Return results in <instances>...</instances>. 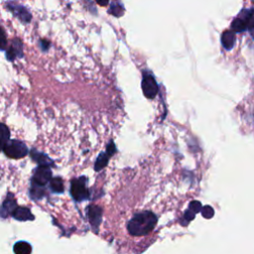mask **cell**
Masks as SVG:
<instances>
[{
    "label": "cell",
    "mask_w": 254,
    "mask_h": 254,
    "mask_svg": "<svg viewBox=\"0 0 254 254\" xmlns=\"http://www.w3.org/2000/svg\"><path fill=\"white\" fill-rule=\"evenodd\" d=\"M45 194V190L43 188V186H39L36 184H33L32 188H31V196L33 198H42Z\"/></svg>",
    "instance_id": "18"
},
{
    "label": "cell",
    "mask_w": 254,
    "mask_h": 254,
    "mask_svg": "<svg viewBox=\"0 0 254 254\" xmlns=\"http://www.w3.org/2000/svg\"><path fill=\"white\" fill-rule=\"evenodd\" d=\"M23 57V45L21 40L14 39L11 46L6 49V59L10 62H13L16 58Z\"/></svg>",
    "instance_id": "8"
},
{
    "label": "cell",
    "mask_w": 254,
    "mask_h": 254,
    "mask_svg": "<svg viewBox=\"0 0 254 254\" xmlns=\"http://www.w3.org/2000/svg\"><path fill=\"white\" fill-rule=\"evenodd\" d=\"M108 1H109V0H96V2H97L99 5H101V6H105V5H107Z\"/></svg>",
    "instance_id": "22"
},
{
    "label": "cell",
    "mask_w": 254,
    "mask_h": 254,
    "mask_svg": "<svg viewBox=\"0 0 254 254\" xmlns=\"http://www.w3.org/2000/svg\"><path fill=\"white\" fill-rule=\"evenodd\" d=\"M13 250L15 254H31L32 247L26 241H18L14 244Z\"/></svg>",
    "instance_id": "14"
},
{
    "label": "cell",
    "mask_w": 254,
    "mask_h": 254,
    "mask_svg": "<svg viewBox=\"0 0 254 254\" xmlns=\"http://www.w3.org/2000/svg\"><path fill=\"white\" fill-rule=\"evenodd\" d=\"M32 158L37 161L40 165H44V166H49L52 164V161L44 154H41L35 150L32 151Z\"/></svg>",
    "instance_id": "16"
},
{
    "label": "cell",
    "mask_w": 254,
    "mask_h": 254,
    "mask_svg": "<svg viewBox=\"0 0 254 254\" xmlns=\"http://www.w3.org/2000/svg\"><path fill=\"white\" fill-rule=\"evenodd\" d=\"M232 29L236 33H241L248 29L250 33L253 32V9L250 8L248 10H243L241 13L233 20Z\"/></svg>",
    "instance_id": "2"
},
{
    "label": "cell",
    "mask_w": 254,
    "mask_h": 254,
    "mask_svg": "<svg viewBox=\"0 0 254 254\" xmlns=\"http://www.w3.org/2000/svg\"><path fill=\"white\" fill-rule=\"evenodd\" d=\"M7 49V37L5 31L0 26V51H4Z\"/></svg>",
    "instance_id": "19"
},
{
    "label": "cell",
    "mask_w": 254,
    "mask_h": 254,
    "mask_svg": "<svg viewBox=\"0 0 254 254\" xmlns=\"http://www.w3.org/2000/svg\"><path fill=\"white\" fill-rule=\"evenodd\" d=\"M17 207V203L16 200L14 199L13 195L9 194L7 196V198L4 200L2 206L0 207V216L2 217H6L9 214H12V212L14 211V209Z\"/></svg>",
    "instance_id": "9"
},
{
    "label": "cell",
    "mask_w": 254,
    "mask_h": 254,
    "mask_svg": "<svg viewBox=\"0 0 254 254\" xmlns=\"http://www.w3.org/2000/svg\"><path fill=\"white\" fill-rule=\"evenodd\" d=\"M9 138H10V131L8 127L5 124L0 123V151L3 150L4 146L9 141Z\"/></svg>",
    "instance_id": "15"
},
{
    "label": "cell",
    "mask_w": 254,
    "mask_h": 254,
    "mask_svg": "<svg viewBox=\"0 0 254 254\" xmlns=\"http://www.w3.org/2000/svg\"><path fill=\"white\" fill-rule=\"evenodd\" d=\"M52 179V171L49 168V166L40 165L34 173L33 176V184L39 185V186H45L50 180Z\"/></svg>",
    "instance_id": "7"
},
{
    "label": "cell",
    "mask_w": 254,
    "mask_h": 254,
    "mask_svg": "<svg viewBox=\"0 0 254 254\" xmlns=\"http://www.w3.org/2000/svg\"><path fill=\"white\" fill-rule=\"evenodd\" d=\"M6 7L15 17H17L23 23H29L31 21L32 16L30 12L19 3H16L14 1H9L6 3Z\"/></svg>",
    "instance_id": "5"
},
{
    "label": "cell",
    "mask_w": 254,
    "mask_h": 254,
    "mask_svg": "<svg viewBox=\"0 0 254 254\" xmlns=\"http://www.w3.org/2000/svg\"><path fill=\"white\" fill-rule=\"evenodd\" d=\"M51 189L55 192H63L64 191V183L61 178H54L50 180Z\"/></svg>",
    "instance_id": "17"
},
{
    "label": "cell",
    "mask_w": 254,
    "mask_h": 254,
    "mask_svg": "<svg viewBox=\"0 0 254 254\" xmlns=\"http://www.w3.org/2000/svg\"><path fill=\"white\" fill-rule=\"evenodd\" d=\"M142 90L147 98H154L158 93V84L151 74H145L142 80Z\"/></svg>",
    "instance_id": "6"
},
{
    "label": "cell",
    "mask_w": 254,
    "mask_h": 254,
    "mask_svg": "<svg viewBox=\"0 0 254 254\" xmlns=\"http://www.w3.org/2000/svg\"><path fill=\"white\" fill-rule=\"evenodd\" d=\"M70 193L75 200H83L88 197V190L86 189V179H74L71 182Z\"/></svg>",
    "instance_id": "4"
},
{
    "label": "cell",
    "mask_w": 254,
    "mask_h": 254,
    "mask_svg": "<svg viewBox=\"0 0 254 254\" xmlns=\"http://www.w3.org/2000/svg\"><path fill=\"white\" fill-rule=\"evenodd\" d=\"M157 216L149 211H141L136 213L128 222L127 229L130 234L142 236L149 234L157 224Z\"/></svg>",
    "instance_id": "1"
},
{
    "label": "cell",
    "mask_w": 254,
    "mask_h": 254,
    "mask_svg": "<svg viewBox=\"0 0 254 254\" xmlns=\"http://www.w3.org/2000/svg\"><path fill=\"white\" fill-rule=\"evenodd\" d=\"M200 211H201L202 216L205 217V218H211V217L213 216V214H214L213 208H212L211 206H209V205L203 206V207L200 209Z\"/></svg>",
    "instance_id": "20"
},
{
    "label": "cell",
    "mask_w": 254,
    "mask_h": 254,
    "mask_svg": "<svg viewBox=\"0 0 254 254\" xmlns=\"http://www.w3.org/2000/svg\"><path fill=\"white\" fill-rule=\"evenodd\" d=\"M87 214H88V218L91 225L93 227H98L101 221V215H102L101 208L96 205H90L87 209Z\"/></svg>",
    "instance_id": "10"
},
{
    "label": "cell",
    "mask_w": 254,
    "mask_h": 254,
    "mask_svg": "<svg viewBox=\"0 0 254 254\" xmlns=\"http://www.w3.org/2000/svg\"><path fill=\"white\" fill-rule=\"evenodd\" d=\"M222 46L226 50H230L235 43V34L233 31H225L221 36Z\"/></svg>",
    "instance_id": "13"
},
{
    "label": "cell",
    "mask_w": 254,
    "mask_h": 254,
    "mask_svg": "<svg viewBox=\"0 0 254 254\" xmlns=\"http://www.w3.org/2000/svg\"><path fill=\"white\" fill-rule=\"evenodd\" d=\"M114 151H115L114 145H113V143H111V144L108 146V148H107V153H106V154L101 153V154L99 155V157L97 158L96 163H95V166H94V168H95L96 171H100L103 167L106 166V164H107V162H108V158L112 155V153H113Z\"/></svg>",
    "instance_id": "12"
},
{
    "label": "cell",
    "mask_w": 254,
    "mask_h": 254,
    "mask_svg": "<svg viewBox=\"0 0 254 254\" xmlns=\"http://www.w3.org/2000/svg\"><path fill=\"white\" fill-rule=\"evenodd\" d=\"M189 209H190V210H191L193 213H196V212L200 211V209H201V204H200V202H199V201L193 200V201H191V202L190 203V205H189Z\"/></svg>",
    "instance_id": "21"
},
{
    "label": "cell",
    "mask_w": 254,
    "mask_h": 254,
    "mask_svg": "<svg viewBox=\"0 0 254 254\" xmlns=\"http://www.w3.org/2000/svg\"><path fill=\"white\" fill-rule=\"evenodd\" d=\"M3 151L7 157L12 159L24 158L28 154L27 146L18 140H9L4 146Z\"/></svg>",
    "instance_id": "3"
},
{
    "label": "cell",
    "mask_w": 254,
    "mask_h": 254,
    "mask_svg": "<svg viewBox=\"0 0 254 254\" xmlns=\"http://www.w3.org/2000/svg\"><path fill=\"white\" fill-rule=\"evenodd\" d=\"M12 215L15 219L20 221H27V220H33L34 215L30 211L29 208L23 207V206H17L14 211L12 212Z\"/></svg>",
    "instance_id": "11"
}]
</instances>
